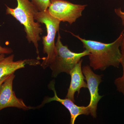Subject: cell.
Masks as SVG:
<instances>
[{
	"instance_id": "cell-13",
	"label": "cell",
	"mask_w": 124,
	"mask_h": 124,
	"mask_svg": "<svg viewBox=\"0 0 124 124\" xmlns=\"http://www.w3.org/2000/svg\"><path fill=\"white\" fill-rule=\"evenodd\" d=\"M115 11L116 14L121 19L122 25L124 27V12L121 8L115 9Z\"/></svg>"
},
{
	"instance_id": "cell-9",
	"label": "cell",
	"mask_w": 124,
	"mask_h": 124,
	"mask_svg": "<svg viewBox=\"0 0 124 124\" xmlns=\"http://www.w3.org/2000/svg\"><path fill=\"white\" fill-rule=\"evenodd\" d=\"M82 60L81 59L77 63L69 73L71 77V82L66 98L69 99L74 102L76 92H78L79 94L81 88H88L87 83L85 82V77L82 71L81 64Z\"/></svg>"
},
{
	"instance_id": "cell-3",
	"label": "cell",
	"mask_w": 124,
	"mask_h": 124,
	"mask_svg": "<svg viewBox=\"0 0 124 124\" xmlns=\"http://www.w3.org/2000/svg\"><path fill=\"white\" fill-rule=\"evenodd\" d=\"M35 19L39 23L44 24L46 27V35L42 37L43 52L47 55L43 58L41 66L44 69L49 66L53 61L55 55V39L59 32L61 22L52 16L48 9L45 11H38L35 16Z\"/></svg>"
},
{
	"instance_id": "cell-6",
	"label": "cell",
	"mask_w": 124,
	"mask_h": 124,
	"mask_svg": "<svg viewBox=\"0 0 124 124\" xmlns=\"http://www.w3.org/2000/svg\"><path fill=\"white\" fill-rule=\"evenodd\" d=\"M82 69L90 94V102L88 106L90 113L93 118H96L98 103L103 97L99 93V86L102 82V75L95 74L89 65L84 66Z\"/></svg>"
},
{
	"instance_id": "cell-2",
	"label": "cell",
	"mask_w": 124,
	"mask_h": 124,
	"mask_svg": "<svg viewBox=\"0 0 124 124\" xmlns=\"http://www.w3.org/2000/svg\"><path fill=\"white\" fill-rule=\"evenodd\" d=\"M17 1V6L14 8L5 5L6 14L11 15L23 26L27 40L29 43H32L34 45L38 54L37 59H40L38 42L41 39L40 35L43 30L39 23L36 22L34 18L39 11L29 0Z\"/></svg>"
},
{
	"instance_id": "cell-1",
	"label": "cell",
	"mask_w": 124,
	"mask_h": 124,
	"mask_svg": "<svg viewBox=\"0 0 124 124\" xmlns=\"http://www.w3.org/2000/svg\"><path fill=\"white\" fill-rule=\"evenodd\" d=\"M68 32L79 40L82 43L83 47L89 52L90 66L94 70L103 71L110 66L119 67L121 56L120 48L124 36V30L115 41L110 44L86 40L71 32Z\"/></svg>"
},
{
	"instance_id": "cell-16",
	"label": "cell",
	"mask_w": 124,
	"mask_h": 124,
	"mask_svg": "<svg viewBox=\"0 0 124 124\" xmlns=\"http://www.w3.org/2000/svg\"><path fill=\"white\" fill-rule=\"evenodd\" d=\"M5 57V54H0V61L2 59H3Z\"/></svg>"
},
{
	"instance_id": "cell-8",
	"label": "cell",
	"mask_w": 124,
	"mask_h": 124,
	"mask_svg": "<svg viewBox=\"0 0 124 124\" xmlns=\"http://www.w3.org/2000/svg\"><path fill=\"white\" fill-rule=\"evenodd\" d=\"M54 82H51L49 85L50 89L54 91V95L53 97L48 98L45 100L43 104L48 103L53 101H57L62 103L69 110L70 114V123L71 124H75L76 119L79 116L81 115H89L90 114L89 109L88 106H77L74 102L69 99L66 98L62 99L58 97L54 87Z\"/></svg>"
},
{
	"instance_id": "cell-11",
	"label": "cell",
	"mask_w": 124,
	"mask_h": 124,
	"mask_svg": "<svg viewBox=\"0 0 124 124\" xmlns=\"http://www.w3.org/2000/svg\"><path fill=\"white\" fill-rule=\"evenodd\" d=\"M120 48L121 54L120 64L122 66L123 72L122 76L115 80L114 84L116 87V90L124 96V32Z\"/></svg>"
},
{
	"instance_id": "cell-5",
	"label": "cell",
	"mask_w": 124,
	"mask_h": 124,
	"mask_svg": "<svg viewBox=\"0 0 124 124\" xmlns=\"http://www.w3.org/2000/svg\"><path fill=\"white\" fill-rule=\"evenodd\" d=\"M48 9L52 16L60 22H67L70 24L75 23L82 16L87 5L75 4L64 0H50Z\"/></svg>"
},
{
	"instance_id": "cell-4",
	"label": "cell",
	"mask_w": 124,
	"mask_h": 124,
	"mask_svg": "<svg viewBox=\"0 0 124 124\" xmlns=\"http://www.w3.org/2000/svg\"><path fill=\"white\" fill-rule=\"evenodd\" d=\"M58 34L55 44V56L49 66L52 71V76L54 77H57L62 72L69 74L71 70L82 57L90 54L89 52L86 49L80 53L71 51L67 45H63L59 32Z\"/></svg>"
},
{
	"instance_id": "cell-10",
	"label": "cell",
	"mask_w": 124,
	"mask_h": 124,
	"mask_svg": "<svg viewBox=\"0 0 124 124\" xmlns=\"http://www.w3.org/2000/svg\"><path fill=\"white\" fill-rule=\"evenodd\" d=\"M14 55L12 54L5 57L0 61V80L3 78L10 75L18 69L24 68L27 64L36 65L40 62L35 60H19L14 61Z\"/></svg>"
},
{
	"instance_id": "cell-14",
	"label": "cell",
	"mask_w": 124,
	"mask_h": 124,
	"mask_svg": "<svg viewBox=\"0 0 124 124\" xmlns=\"http://www.w3.org/2000/svg\"><path fill=\"white\" fill-rule=\"evenodd\" d=\"M13 52V50L11 48L2 47L0 44V54H10Z\"/></svg>"
},
{
	"instance_id": "cell-15",
	"label": "cell",
	"mask_w": 124,
	"mask_h": 124,
	"mask_svg": "<svg viewBox=\"0 0 124 124\" xmlns=\"http://www.w3.org/2000/svg\"><path fill=\"white\" fill-rule=\"evenodd\" d=\"M9 76H7L3 78H2V79H1L0 80V86L2 84V83H3V82L5 81V80L6 79L8 78V77Z\"/></svg>"
},
{
	"instance_id": "cell-12",
	"label": "cell",
	"mask_w": 124,
	"mask_h": 124,
	"mask_svg": "<svg viewBox=\"0 0 124 124\" xmlns=\"http://www.w3.org/2000/svg\"><path fill=\"white\" fill-rule=\"evenodd\" d=\"M39 11H46L51 4L50 0H31Z\"/></svg>"
},
{
	"instance_id": "cell-7",
	"label": "cell",
	"mask_w": 124,
	"mask_h": 124,
	"mask_svg": "<svg viewBox=\"0 0 124 124\" xmlns=\"http://www.w3.org/2000/svg\"><path fill=\"white\" fill-rule=\"evenodd\" d=\"M15 77L14 73H12L0 86V111L8 107H16L24 110L33 108L27 106L22 99L16 96L13 89Z\"/></svg>"
}]
</instances>
